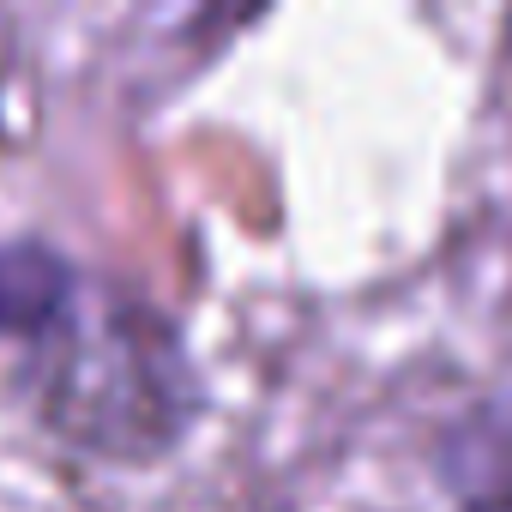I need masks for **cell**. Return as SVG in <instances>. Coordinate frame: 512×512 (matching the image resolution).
<instances>
[{"instance_id":"7a4b0ae2","label":"cell","mask_w":512,"mask_h":512,"mask_svg":"<svg viewBox=\"0 0 512 512\" xmlns=\"http://www.w3.org/2000/svg\"><path fill=\"white\" fill-rule=\"evenodd\" d=\"M440 464L458 512H512V398L470 410L452 428Z\"/></svg>"},{"instance_id":"3957f363","label":"cell","mask_w":512,"mask_h":512,"mask_svg":"<svg viewBox=\"0 0 512 512\" xmlns=\"http://www.w3.org/2000/svg\"><path fill=\"white\" fill-rule=\"evenodd\" d=\"M67 308H73V272L61 253L37 241L0 247V332L49 338L67 320Z\"/></svg>"},{"instance_id":"6da1fadb","label":"cell","mask_w":512,"mask_h":512,"mask_svg":"<svg viewBox=\"0 0 512 512\" xmlns=\"http://www.w3.org/2000/svg\"><path fill=\"white\" fill-rule=\"evenodd\" d=\"M169 344L145 332H79L67 350V368L55 374V410L97 446H145L163 440L181 422V392L175 374H163Z\"/></svg>"}]
</instances>
